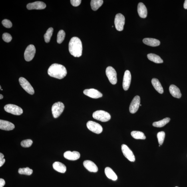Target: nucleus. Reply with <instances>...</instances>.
<instances>
[{
	"instance_id": "1",
	"label": "nucleus",
	"mask_w": 187,
	"mask_h": 187,
	"mask_svg": "<svg viewBox=\"0 0 187 187\" xmlns=\"http://www.w3.org/2000/svg\"><path fill=\"white\" fill-rule=\"evenodd\" d=\"M48 74L51 77L61 79L67 74V71L64 66L60 64H54L48 69Z\"/></svg>"
},
{
	"instance_id": "2",
	"label": "nucleus",
	"mask_w": 187,
	"mask_h": 187,
	"mask_svg": "<svg viewBox=\"0 0 187 187\" xmlns=\"http://www.w3.org/2000/svg\"><path fill=\"white\" fill-rule=\"evenodd\" d=\"M69 50L71 55L75 57H79L82 54V41L77 37L72 38L69 44Z\"/></svg>"
},
{
	"instance_id": "3",
	"label": "nucleus",
	"mask_w": 187,
	"mask_h": 187,
	"mask_svg": "<svg viewBox=\"0 0 187 187\" xmlns=\"http://www.w3.org/2000/svg\"><path fill=\"white\" fill-rule=\"evenodd\" d=\"M92 117L94 119L103 122H107L111 118L109 113L103 110H98L94 112L92 114Z\"/></svg>"
},
{
	"instance_id": "4",
	"label": "nucleus",
	"mask_w": 187,
	"mask_h": 187,
	"mask_svg": "<svg viewBox=\"0 0 187 187\" xmlns=\"http://www.w3.org/2000/svg\"><path fill=\"white\" fill-rule=\"evenodd\" d=\"M65 106L62 103L58 102L53 104L52 107V112L53 117L57 118L61 115L63 112Z\"/></svg>"
},
{
	"instance_id": "5",
	"label": "nucleus",
	"mask_w": 187,
	"mask_h": 187,
	"mask_svg": "<svg viewBox=\"0 0 187 187\" xmlns=\"http://www.w3.org/2000/svg\"><path fill=\"white\" fill-rule=\"evenodd\" d=\"M4 109L6 112L14 115H21L23 113L21 108L12 104H7L4 106Z\"/></svg>"
},
{
	"instance_id": "6",
	"label": "nucleus",
	"mask_w": 187,
	"mask_h": 187,
	"mask_svg": "<svg viewBox=\"0 0 187 187\" xmlns=\"http://www.w3.org/2000/svg\"><path fill=\"white\" fill-rule=\"evenodd\" d=\"M106 74L110 82L113 85H115L117 83V73L113 68L108 66L106 68Z\"/></svg>"
},
{
	"instance_id": "7",
	"label": "nucleus",
	"mask_w": 187,
	"mask_h": 187,
	"mask_svg": "<svg viewBox=\"0 0 187 187\" xmlns=\"http://www.w3.org/2000/svg\"><path fill=\"white\" fill-rule=\"evenodd\" d=\"M125 19L124 16L121 13L118 14L116 16L114 24L116 30L121 31L123 30Z\"/></svg>"
},
{
	"instance_id": "8",
	"label": "nucleus",
	"mask_w": 187,
	"mask_h": 187,
	"mask_svg": "<svg viewBox=\"0 0 187 187\" xmlns=\"http://www.w3.org/2000/svg\"><path fill=\"white\" fill-rule=\"evenodd\" d=\"M19 82L22 87L27 93L31 95H33L35 93V90L33 87L25 78L22 77H20L19 79Z\"/></svg>"
},
{
	"instance_id": "9",
	"label": "nucleus",
	"mask_w": 187,
	"mask_h": 187,
	"mask_svg": "<svg viewBox=\"0 0 187 187\" xmlns=\"http://www.w3.org/2000/svg\"><path fill=\"white\" fill-rule=\"evenodd\" d=\"M36 53L35 46L31 45L28 46L25 50L24 57L26 61H31L35 57Z\"/></svg>"
},
{
	"instance_id": "10",
	"label": "nucleus",
	"mask_w": 187,
	"mask_h": 187,
	"mask_svg": "<svg viewBox=\"0 0 187 187\" xmlns=\"http://www.w3.org/2000/svg\"><path fill=\"white\" fill-rule=\"evenodd\" d=\"M87 126L90 131L96 134L101 133L103 131V128L100 124L91 121H90L87 122Z\"/></svg>"
},
{
	"instance_id": "11",
	"label": "nucleus",
	"mask_w": 187,
	"mask_h": 187,
	"mask_svg": "<svg viewBox=\"0 0 187 187\" xmlns=\"http://www.w3.org/2000/svg\"><path fill=\"white\" fill-rule=\"evenodd\" d=\"M121 149L124 156L130 162H134L135 157L132 152L126 145L123 144L121 146Z\"/></svg>"
},
{
	"instance_id": "12",
	"label": "nucleus",
	"mask_w": 187,
	"mask_h": 187,
	"mask_svg": "<svg viewBox=\"0 0 187 187\" xmlns=\"http://www.w3.org/2000/svg\"><path fill=\"white\" fill-rule=\"evenodd\" d=\"M140 103L139 96H135L133 99L129 107V110L131 113L134 114L137 111L139 108Z\"/></svg>"
},
{
	"instance_id": "13",
	"label": "nucleus",
	"mask_w": 187,
	"mask_h": 187,
	"mask_svg": "<svg viewBox=\"0 0 187 187\" xmlns=\"http://www.w3.org/2000/svg\"><path fill=\"white\" fill-rule=\"evenodd\" d=\"M131 76L129 70H126L124 72L123 82V87L125 90H127L129 88L131 82Z\"/></svg>"
},
{
	"instance_id": "14",
	"label": "nucleus",
	"mask_w": 187,
	"mask_h": 187,
	"mask_svg": "<svg viewBox=\"0 0 187 187\" xmlns=\"http://www.w3.org/2000/svg\"><path fill=\"white\" fill-rule=\"evenodd\" d=\"M83 93L88 97L95 99L101 97L103 96L101 92L93 88L85 90H84Z\"/></svg>"
},
{
	"instance_id": "15",
	"label": "nucleus",
	"mask_w": 187,
	"mask_h": 187,
	"mask_svg": "<svg viewBox=\"0 0 187 187\" xmlns=\"http://www.w3.org/2000/svg\"><path fill=\"white\" fill-rule=\"evenodd\" d=\"M27 7V9L29 10H40L45 9L46 7V5L43 2L38 1L28 4Z\"/></svg>"
},
{
	"instance_id": "16",
	"label": "nucleus",
	"mask_w": 187,
	"mask_h": 187,
	"mask_svg": "<svg viewBox=\"0 0 187 187\" xmlns=\"http://www.w3.org/2000/svg\"><path fill=\"white\" fill-rule=\"evenodd\" d=\"M64 156L66 159L70 160H76L79 159L80 158V154L77 152H71L70 151H68L64 153Z\"/></svg>"
},
{
	"instance_id": "17",
	"label": "nucleus",
	"mask_w": 187,
	"mask_h": 187,
	"mask_svg": "<svg viewBox=\"0 0 187 187\" xmlns=\"http://www.w3.org/2000/svg\"><path fill=\"white\" fill-rule=\"evenodd\" d=\"M84 167L90 172L96 173L98 170V168L94 163L90 160H86L83 162Z\"/></svg>"
},
{
	"instance_id": "18",
	"label": "nucleus",
	"mask_w": 187,
	"mask_h": 187,
	"mask_svg": "<svg viewBox=\"0 0 187 187\" xmlns=\"http://www.w3.org/2000/svg\"><path fill=\"white\" fill-rule=\"evenodd\" d=\"M15 128V126L12 123L4 120H0V129L6 131L13 130Z\"/></svg>"
},
{
	"instance_id": "19",
	"label": "nucleus",
	"mask_w": 187,
	"mask_h": 187,
	"mask_svg": "<svg viewBox=\"0 0 187 187\" xmlns=\"http://www.w3.org/2000/svg\"><path fill=\"white\" fill-rule=\"evenodd\" d=\"M138 12L140 17L145 18L147 17V9L144 4L142 3H139L138 6Z\"/></svg>"
},
{
	"instance_id": "20",
	"label": "nucleus",
	"mask_w": 187,
	"mask_h": 187,
	"mask_svg": "<svg viewBox=\"0 0 187 187\" xmlns=\"http://www.w3.org/2000/svg\"><path fill=\"white\" fill-rule=\"evenodd\" d=\"M143 42L146 45L151 47H157L160 45L159 40L153 38H146L143 40Z\"/></svg>"
},
{
	"instance_id": "21",
	"label": "nucleus",
	"mask_w": 187,
	"mask_h": 187,
	"mask_svg": "<svg viewBox=\"0 0 187 187\" xmlns=\"http://www.w3.org/2000/svg\"><path fill=\"white\" fill-rule=\"evenodd\" d=\"M169 90L170 93L175 98H180L181 97L182 94L178 87L174 85H172L170 86Z\"/></svg>"
},
{
	"instance_id": "22",
	"label": "nucleus",
	"mask_w": 187,
	"mask_h": 187,
	"mask_svg": "<svg viewBox=\"0 0 187 187\" xmlns=\"http://www.w3.org/2000/svg\"><path fill=\"white\" fill-rule=\"evenodd\" d=\"M53 167L54 170L57 172L64 173L66 171V167L65 165L60 162H56L53 164Z\"/></svg>"
},
{
	"instance_id": "23",
	"label": "nucleus",
	"mask_w": 187,
	"mask_h": 187,
	"mask_svg": "<svg viewBox=\"0 0 187 187\" xmlns=\"http://www.w3.org/2000/svg\"><path fill=\"white\" fill-rule=\"evenodd\" d=\"M152 83L155 89L159 93L162 94L164 92V90L160 82L157 79L153 78L152 80Z\"/></svg>"
},
{
	"instance_id": "24",
	"label": "nucleus",
	"mask_w": 187,
	"mask_h": 187,
	"mask_svg": "<svg viewBox=\"0 0 187 187\" xmlns=\"http://www.w3.org/2000/svg\"><path fill=\"white\" fill-rule=\"evenodd\" d=\"M105 173L106 176L113 181H115L117 180V175L113 171L112 169L109 167L105 168Z\"/></svg>"
},
{
	"instance_id": "25",
	"label": "nucleus",
	"mask_w": 187,
	"mask_h": 187,
	"mask_svg": "<svg viewBox=\"0 0 187 187\" xmlns=\"http://www.w3.org/2000/svg\"><path fill=\"white\" fill-rule=\"evenodd\" d=\"M148 59L150 61L157 64L162 63L163 60L159 56L153 53L148 54L147 55Z\"/></svg>"
},
{
	"instance_id": "26",
	"label": "nucleus",
	"mask_w": 187,
	"mask_h": 187,
	"mask_svg": "<svg viewBox=\"0 0 187 187\" xmlns=\"http://www.w3.org/2000/svg\"><path fill=\"white\" fill-rule=\"evenodd\" d=\"M103 3V0H92L90 5L92 9L94 11H96L101 6Z\"/></svg>"
},
{
	"instance_id": "27",
	"label": "nucleus",
	"mask_w": 187,
	"mask_h": 187,
	"mask_svg": "<svg viewBox=\"0 0 187 187\" xmlns=\"http://www.w3.org/2000/svg\"><path fill=\"white\" fill-rule=\"evenodd\" d=\"M170 118H166L162 120L157 122H154L153 123V126L155 127L161 128L165 126L169 122Z\"/></svg>"
},
{
	"instance_id": "28",
	"label": "nucleus",
	"mask_w": 187,
	"mask_h": 187,
	"mask_svg": "<svg viewBox=\"0 0 187 187\" xmlns=\"http://www.w3.org/2000/svg\"><path fill=\"white\" fill-rule=\"evenodd\" d=\"M131 134L133 138L136 139L144 140L146 138L145 136L142 132L134 131H132Z\"/></svg>"
},
{
	"instance_id": "29",
	"label": "nucleus",
	"mask_w": 187,
	"mask_h": 187,
	"mask_svg": "<svg viewBox=\"0 0 187 187\" xmlns=\"http://www.w3.org/2000/svg\"><path fill=\"white\" fill-rule=\"evenodd\" d=\"M53 28L50 27L47 30V32L44 36L45 41L46 43H49L51 38L53 35Z\"/></svg>"
},
{
	"instance_id": "30",
	"label": "nucleus",
	"mask_w": 187,
	"mask_h": 187,
	"mask_svg": "<svg viewBox=\"0 0 187 187\" xmlns=\"http://www.w3.org/2000/svg\"><path fill=\"white\" fill-rule=\"evenodd\" d=\"M66 36L65 32L63 30H60L58 33L57 42L58 43L61 44L64 41Z\"/></svg>"
},
{
	"instance_id": "31",
	"label": "nucleus",
	"mask_w": 187,
	"mask_h": 187,
	"mask_svg": "<svg viewBox=\"0 0 187 187\" xmlns=\"http://www.w3.org/2000/svg\"><path fill=\"white\" fill-rule=\"evenodd\" d=\"M18 172L20 174H24L30 175L33 173V170L29 168H20Z\"/></svg>"
},
{
	"instance_id": "32",
	"label": "nucleus",
	"mask_w": 187,
	"mask_h": 187,
	"mask_svg": "<svg viewBox=\"0 0 187 187\" xmlns=\"http://www.w3.org/2000/svg\"><path fill=\"white\" fill-rule=\"evenodd\" d=\"M165 134L164 131L159 132L157 134L159 144L160 145H162L164 142Z\"/></svg>"
},
{
	"instance_id": "33",
	"label": "nucleus",
	"mask_w": 187,
	"mask_h": 187,
	"mask_svg": "<svg viewBox=\"0 0 187 187\" xmlns=\"http://www.w3.org/2000/svg\"><path fill=\"white\" fill-rule=\"evenodd\" d=\"M33 144V141L31 139H27L22 141L21 142V145L25 148L29 147Z\"/></svg>"
},
{
	"instance_id": "34",
	"label": "nucleus",
	"mask_w": 187,
	"mask_h": 187,
	"mask_svg": "<svg viewBox=\"0 0 187 187\" xmlns=\"http://www.w3.org/2000/svg\"><path fill=\"white\" fill-rule=\"evenodd\" d=\"M2 38L4 41L7 43H9L12 39L11 35L7 33H5L3 34Z\"/></svg>"
},
{
	"instance_id": "35",
	"label": "nucleus",
	"mask_w": 187,
	"mask_h": 187,
	"mask_svg": "<svg viewBox=\"0 0 187 187\" xmlns=\"http://www.w3.org/2000/svg\"><path fill=\"white\" fill-rule=\"evenodd\" d=\"M2 23L4 27L6 28H11L12 26V24L11 21L7 19L3 20L2 22Z\"/></svg>"
},
{
	"instance_id": "36",
	"label": "nucleus",
	"mask_w": 187,
	"mask_h": 187,
	"mask_svg": "<svg viewBox=\"0 0 187 187\" xmlns=\"http://www.w3.org/2000/svg\"><path fill=\"white\" fill-rule=\"evenodd\" d=\"M81 1V0H71L70 1V3L73 6L77 7L80 4Z\"/></svg>"
},
{
	"instance_id": "37",
	"label": "nucleus",
	"mask_w": 187,
	"mask_h": 187,
	"mask_svg": "<svg viewBox=\"0 0 187 187\" xmlns=\"http://www.w3.org/2000/svg\"><path fill=\"white\" fill-rule=\"evenodd\" d=\"M5 182L4 180L2 178L0 179V187H3L5 186Z\"/></svg>"
},
{
	"instance_id": "38",
	"label": "nucleus",
	"mask_w": 187,
	"mask_h": 187,
	"mask_svg": "<svg viewBox=\"0 0 187 187\" xmlns=\"http://www.w3.org/2000/svg\"><path fill=\"white\" fill-rule=\"evenodd\" d=\"M5 162V160L4 158L2 160H0V167H1L4 164Z\"/></svg>"
},
{
	"instance_id": "39",
	"label": "nucleus",
	"mask_w": 187,
	"mask_h": 187,
	"mask_svg": "<svg viewBox=\"0 0 187 187\" xmlns=\"http://www.w3.org/2000/svg\"><path fill=\"white\" fill-rule=\"evenodd\" d=\"M184 7L185 9H187V0L185 1L184 4Z\"/></svg>"
},
{
	"instance_id": "40",
	"label": "nucleus",
	"mask_w": 187,
	"mask_h": 187,
	"mask_svg": "<svg viewBox=\"0 0 187 187\" xmlns=\"http://www.w3.org/2000/svg\"><path fill=\"white\" fill-rule=\"evenodd\" d=\"M4 157V155L2 153H0V160L3 159Z\"/></svg>"
},
{
	"instance_id": "41",
	"label": "nucleus",
	"mask_w": 187,
	"mask_h": 187,
	"mask_svg": "<svg viewBox=\"0 0 187 187\" xmlns=\"http://www.w3.org/2000/svg\"><path fill=\"white\" fill-rule=\"evenodd\" d=\"M3 98V96L2 95V94H1L0 95V99L1 100Z\"/></svg>"
},
{
	"instance_id": "42",
	"label": "nucleus",
	"mask_w": 187,
	"mask_h": 187,
	"mask_svg": "<svg viewBox=\"0 0 187 187\" xmlns=\"http://www.w3.org/2000/svg\"><path fill=\"white\" fill-rule=\"evenodd\" d=\"M1 86H0V89H1Z\"/></svg>"
},
{
	"instance_id": "43",
	"label": "nucleus",
	"mask_w": 187,
	"mask_h": 187,
	"mask_svg": "<svg viewBox=\"0 0 187 187\" xmlns=\"http://www.w3.org/2000/svg\"><path fill=\"white\" fill-rule=\"evenodd\" d=\"M142 105H141V104H140V106H142Z\"/></svg>"
},
{
	"instance_id": "44",
	"label": "nucleus",
	"mask_w": 187,
	"mask_h": 187,
	"mask_svg": "<svg viewBox=\"0 0 187 187\" xmlns=\"http://www.w3.org/2000/svg\"><path fill=\"white\" fill-rule=\"evenodd\" d=\"M178 187V186H176V187Z\"/></svg>"
}]
</instances>
